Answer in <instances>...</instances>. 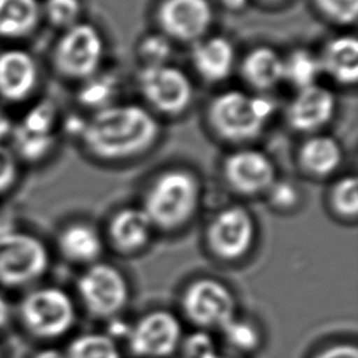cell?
<instances>
[{"mask_svg": "<svg viewBox=\"0 0 358 358\" xmlns=\"http://www.w3.org/2000/svg\"><path fill=\"white\" fill-rule=\"evenodd\" d=\"M84 148L103 161H123L151 148L159 137L155 116L137 103H112L95 110L80 133Z\"/></svg>", "mask_w": 358, "mask_h": 358, "instance_id": "6da1fadb", "label": "cell"}, {"mask_svg": "<svg viewBox=\"0 0 358 358\" xmlns=\"http://www.w3.org/2000/svg\"><path fill=\"white\" fill-rule=\"evenodd\" d=\"M200 200L199 178L187 169L173 168L164 171L150 183L141 208L155 229L175 231L196 215Z\"/></svg>", "mask_w": 358, "mask_h": 358, "instance_id": "7a4b0ae2", "label": "cell"}, {"mask_svg": "<svg viewBox=\"0 0 358 358\" xmlns=\"http://www.w3.org/2000/svg\"><path fill=\"white\" fill-rule=\"evenodd\" d=\"M275 112L274 102L241 90H228L215 95L207 109L213 131L231 143H246L266 129Z\"/></svg>", "mask_w": 358, "mask_h": 358, "instance_id": "3957f363", "label": "cell"}, {"mask_svg": "<svg viewBox=\"0 0 358 358\" xmlns=\"http://www.w3.org/2000/svg\"><path fill=\"white\" fill-rule=\"evenodd\" d=\"M103 56L101 31L94 24L78 21L60 32L50 52V63L59 76L85 81L99 71Z\"/></svg>", "mask_w": 358, "mask_h": 358, "instance_id": "277c9868", "label": "cell"}, {"mask_svg": "<svg viewBox=\"0 0 358 358\" xmlns=\"http://www.w3.org/2000/svg\"><path fill=\"white\" fill-rule=\"evenodd\" d=\"M76 305L60 288L45 287L29 292L21 302V317L28 331L39 338H57L76 323Z\"/></svg>", "mask_w": 358, "mask_h": 358, "instance_id": "5b68a950", "label": "cell"}, {"mask_svg": "<svg viewBox=\"0 0 358 358\" xmlns=\"http://www.w3.org/2000/svg\"><path fill=\"white\" fill-rule=\"evenodd\" d=\"M49 253L45 243L32 234L8 231L0 234V282L24 285L39 278L48 268Z\"/></svg>", "mask_w": 358, "mask_h": 358, "instance_id": "8992f818", "label": "cell"}, {"mask_svg": "<svg viewBox=\"0 0 358 358\" xmlns=\"http://www.w3.org/2000/svg\"><path fill=\"white\" fill-rule=\"evenodd\" d=\"M138 91L158 113L180 115L193 101V85L187 74L176 66H147L137 74Z\"/></svg>", "mask_w": 358, "mask_h": 358, "instance_id": "52a82bcc", "label": "cell"}, {"mask_svg": "<svg viewBox=\"0 0 358 358\" xmlns=\"http://www.w3.org/2000/svg\"><path fill=\"white\" fill-rule=\"evenodd\" d=\"M78 296L96 317H113L129 301V284L122 271L109 263H94L77 281Z\"/></svg>", "mask_w": 358, "mask_h": 358, "instance_id": "ba28073f", "label": "cell"}, {"mask_svg": "<svg viewBox=\"0 0 358 358\" xmlns=\"http://www.w3.org/2000/svg\"><path fill=\"white\" fill-rule=\"evenodd\" d=\"M182 309L193 324L221 330L236 316V301L232 291L221 281L199 278L185 289Z\"/></svg>", "mask_w": 358, "mask_h": 358, "instance_id": "9c48e42d", "label": "cell"}, {"mask_svg": "<svg viewBox=\"0 0 358 358\" xmlns=\"http://www.w3.org/2000/svg\"><path fill=\"white\" fill-rule=\"evenodd\" d=\"M256 238L252 214L242 206H228L210 221L206 232L211 253L225 262H235L248 255Z\"/></svg>", "mask_w": 358, "mask_h": 358, "instance_id": "30bf717a", "label": "cell"}, {"mask_svg": "<svg viewBox=\"0 0 358 358\" xmlns=\"http://www.w3.org/2000/svg\"><path fill=\"white\" fill-rule=\"evenodd\" d=\"M130 351L140 358L171 357L182 343L179 319L168 310H152L141 316L126 334Z\"/></svg>", "mask_w": 358, "mask_h": 358, "instance_id": "8fae6325", "label": "cell"}, {"mask_svg": "<svg viewBox=\"0 0 358 358\" xmlns=\"http://www.w3.org/2000/svg\"><path fill=\"white\" fill-rule=\"evenodd\" d=\"M157 21L171 41L194 43L207 36L214 21L210 0H162L157 8Z\"/></svg>", "mask_w": 358, "mask_h": 358, "instance_id": "7c38bea8", "label": "cell"}, {"mask_svg": "<svg viewBox=\"0 0 358 358\" xmlns=\"http://www.w3.org/2000/svg\"><path fill=\"white\" fill-rule=\"evenodd\" d=\"M41 83L36 57L25 48L7 45L0 49V103L21 105L28 102Z\"/></svg>", "mask_w": 358, "mask_h": 358, "instance_id": "4fadbf2b", "label": "cell"}, {"mask_svg": "<svg viewBox=\"0 0 358 358\" xmlns=\"http://www.w3.org/2000/svg\"><path fill=\"white\" fill-rule=\"evenodd\" d=\"M222 173L227 185L242 196L266 193L277 179L271 158L252 147L238 148L228 154L222 164Z\"/></svg>", "mask_w": 358, "mask_h": 358, "instance_id": "5bb4252c", "label": "cell"}, {"mask_svg": "<svg viewBox=\"0 0 358 358\" xmlns=\"http://www.w3.org/2000/svg\"><path fill=\"white\" fill-rule=\"evenodd\" d=\"M336 105V96L329 88L313 84L295 92L287 108V122L299 133L315 134L333 119Z\"/></svg>", "mask_w": 358, "mask_h": 358, "instance_id": "9a60e30c", "label": "cell"}, {"mask_svg": "<svg viewBox=\"0 0 358 358\" xmlns=\"http://www.w3.org/2000/svg\"><path fill=\"white\" fill-rule=\"evenodd\" d=\"M192 64L196 73L208 83L227 80L236 60L234 43L221 35H207L192 43Z\"/></svg>", "mask_w": 358, "mask_h": 358, "instance_id": "2e32d148", "label": "cell"}, {"mask_svg": "<svg viewBox=\"0 0 358 358\" xmlns=\"http://www.w3.org/2000/svg\"><path fill=\"white\" fill-rule=\"evenodd\" d=\"M154 229L152 222L141 207H124L110 218L108 235L117 250L133 253L150 243Z\"/></svg>", "mask_w": 358, "mask_h": 358, "instance_id": "e0dca14e", "label": "cell"}, {"mask_svg": "<svg viewBox=\"0 0 358 358\" xmlns=\"http://www.w3.org/2000/svg\"><path fill=\"white\" fill-rule=\"evenodd\" d=\"M322 73L340 85H354L358 80V42L354 35L331 38L317 55Z\"/></svg>", "mask_w": 358, "mask_h": 358, "instance_id": "ac0fdd59", "label": "cell"}, {"mask_svg": "<svg viewBox=\"0 0 358 358\" xmlns=\"http://www.w3.org/2000/svg\"><path fill=\"white\" fill-rule=\"evenodd\" d=\"M41 22V0H0V41L7 45L29 38Z\"/></svg>", "mask_w": 358, "mask_h": 358, "instance_id": "d6986e66", "label": "cell"}, {"mask_svg": "<svg viewBox=\"0 0 358 358\" xmlns=\"http://www.w3.org/2000/svg\"><path fill=\"white\" fill-rule=\"evenodd\" d=\"M243 81L256 91H268L284 81L282 56L270 46H256L249 50L242 63Z\"/></svg>", "mask_w": 358, "mask_h": 358, "instance_id": "ffe728a7", "label": "cell"}, {"mask_svg": "<svg viewBox=\"0 0 358 358\" xmlns=\"http://www.w3.org/2000/svg\"><path fill=\"white\" fill-rule=\"evenodd\" d=\"M341 161V145L329 134H310L298 150L299 166L315 178H324L334 173Z\"/></svg>", "mask_w": 358, "mask_h": 358, "instance_id": "44dd1931", "label": "cell"}, {"mask_svg": "<svg viewBox=\"0 0 358 358\" xmlns=\"http://www.w3.org/2000/svg\"><path fill=\"white\" fill-rule=\"evenodd\" d=\"M60 253L73 263L94 264L103 250L99 232L87 222H71L66 225L57 238Z\"/></svg>", "mask_w": 358, "mask_h": 358, "instance_id": "7402d4cb", "label": "cell"}, {"mask_svg": "<svg viewBox=\"0 0 358 358\" xmlns=\"http://www.w3.org/2000/svg\"><path fill=\"white\" fill-rule=\"evenodd\" d=\"M282 63L284 81L291 84L296 91L317 84V78L322 74L317 55L298 48L282 57Z\"/></svg>", "mask_w": 358, "mask_h": 358, "instance_id": "603a6c76", "label": "cell"}, {"mask_svg": "<svg viewBox=\"0 0 358 358\" xmlns=\"http://www.w3.org/2000/svg\"><path fill=\"white\" fill-rule=\"evenodd\" d=\"M57 108L50 99H39L22 113L20 120L14 122V129L36 136L57 134Z\"/></svg>", "mask_w": 358, "mask_h": 358, "instance_id": "cb8c5ba5", "label": "cell"}, {"mask_svg": "<svg viewBox=\"0 0 358 358\" xmlns=\"http://www.w3.org/2000/svg\"><path fill=\"white\" fill-rule=\"evenodd\" d=\"M119 91L117 78L112 74H94L78 90V102L94 110L113 103Z\"/></svg>", "mask_w": 358, "mask_h": 358, "instance_id": "d4e9b609", "label": "cell"}, {"mask_svg": "<svg viewBox=\"0 0 358 358\" xmlns=\"http://www.w3.org/2000/svg\"><path fill=\"white\" fill-rule=\"evenodd\" d=\"M67 358H122L116 341L101 333H87L76 337L67 351Z\"/></svg>", "mask_w": 358, "mask_h": 358, "instance_id": "484cf974", "label": "cell"}, {"mask_svg": "<svg viewBox=\"0 0 358 358\" xmlns=\"http://www.w3.org/2000/svg\"><path fill=\"white\" fill-rule=\"evenodd\" d=\"M42 21L52 28L64 31L80 21L81 0H41Z\"/></svg>", "mask_w": 358, "mask_h": 358, "instance_id": "4316f807", "label": "cell"}, {"mask_svg": "<svg viewBox=\"0 0 358 358\" xmlns=\"http://www.w3.org/2000/svg\"><path fill=\"white\" fill-rule=\"evenodd\" d=\"M225 343L236 352L255 351L260 344V333L255 323L246 319L234 317L222 329Z\"/></svg>", "mask_w": 358, "mask_h": 358, "instance_id": "83f0119b", "label": "cell"}, {"mask_svg": "<svg viewBox=\"0 0 358 358\" xmlns=\"http://www.w3.org/2000/svg\"><path fill=\"white\" fill-rule=\"evenodd\" d=\"M330 204L343 218H355L358 213V186L354 175L340 178L330 190Z\"/></svg>", "mask_w": 358, "mask_h": 358, "instance_id": "f1b7e54d", "label": "cell"}, {"mask_svg": "<svg viewBox=\"0 0 358 358\" xmlns=\"http://www.w3.org/2000/svg\"><path fill=\"white\" fill-rule=\"evenodd\" d=\"M172 50V41L161 32L145 35L137 46V53L144 67L168 64Z\"/></svg>", "mask_w": 358, "mask_h": 358, "instance_id": "f546056e", "label": "cell"}, {"mask_svg": "<svg viewBox=\"0 0 358 358\" xmlns=\"http://www.w3.org/2000/svg\"><path fill=\"white\" fill-rule=\"evenodd\" d=\"M315 7L331 22L350 25L357 21L358 0H312Z\"/></svg>", "mask_w": 358, "mask_h": 358, "instance_id": "4dcf8cb0", "label": "cell"}, {"mask_svg": "<svg viewBox=\"0 0 358 358\" xmlns=\"http://www.w3.org/2000/svg\"><path fill=\"white\" fill-rule=\"evenodd\" d=\"M268 197V203L281 211L292 210L299 203V190L298 187L285 179H275L274 183L266 192Z\"/></svg>", "mask_w": 358, "mask_h": 358, "instance_id": "1f68e13d", "label": "cell"}, {"mask_svg": "<svg viewBox=\"0 0 358 358\" xmlns=\"http://www.w3.org/2000/svg\"><path fill=\"white\" fill-rule=\"evenodd\" d=\"M21 176V164L8 144L0 145V196L10 193Z\"/></svg>", "mask_w": 358, "mask_h": 358, "instance_id": "d6a6232c", "label": "cell"}, {"mask_svg": "<svg viewBox=\"0 0 358 358\" xmlns=\"http://www.w3.org/2000/svg\"><path fill=\"white\" fill-rule=\"evenodd\" d=\"M315 358H358V351L355 345L341 343L322 350Z\"/></svg>", "mask_w": 358, "mask_h": 358, "instance_id": "836d02e7", "label": "cell"}, {"mask_svg": "<svg viewBox=\"0 0 358 358\" xmlns=\"http://www.w3.org/2000/svg\"><path fill=\"white\" fill-rule=\"evenodd\" d=\"M13 126H14V120L11 119L10 113L6 110V106L0 103V145L7 144Z\"/></svg>", "mask_w": 358, "mask_h": 358, "instance_id": "e575fe53", "label": "cell"}, {"mask_svg": "<svg viewBox=\"0 0 358 358\" xmlns=\"http://www.w3.org/2000/svg\"><path fill=\"white\" fill-rule=\"evenodd\" d=\"M34 358H67V355H66V352H62L59 350L46 348V350L36 352Z\"/></svg>", "mask_w": 358, "mask_h": 358, "instance_id": "d590c367", "label": "cell"}, {"mask_svg": "<svg viewBox=\"0 0 358 358\" xmlns=\"http://www.w3.org/2000/svg\"><path fill=\"white\" fill-rule=\"evenodd\" d=\"M8 316H10L8 303H7V301L0 295V327L7 323Z\"/></svg>", "mask_w": 358, "mask_h": 358, "instance_id": "8d00e7d4", "label": "cell"}, {"mask_svg": "<svg viewBox=\"0 0 358 358\" xmlns=\"http://www.w3.org/2000/svg\"><path fill=\"white\" fill-rule=\"evenodd\" d=\"M248 1L249 0H221L222 6H225L228 10H232V11L242 10L248 4Z\"/></svg>", "mask_w": 358, "mask_h": 358, "instance_id": "74e56055", "label": "cell"}, {"mask_svg": "<svg viewBox=\"0 0 358 358\" xmlns=\"http://www.w3.org/2000/svg\"><path fill=\"white\" fill-rule=\"evenodd\" d=\"M194 358H229V357H225V355H221L214 347L213 348H210V350H207V351H204V352H201V354H199L197 357H194Z\"/></svg>", "mask_w": 358, "mask_h": 358, "instance_id": "f35d334b", "label": "cell"}, {"mask_svg": "<svg viewBox=\"0 0 358 358\" xmlns=\"http://www.w3.org/2000/svg\"><path fill=\"white\" fill-rule=\"evenodd\" d=\"M10 228H13V227H8V225H7V222L3 220V217L0 215V234H3V232H6V231H8Z\"/></svg>", "mask_w": 358, "mask_h": 358, "instance_id": "ab89813d", "label": "cell"}, {"mask_svg": "<svg viewBox=\"0 0 358 358\" xmlns=\"http://www.w3.org/2000/svg\"><path fill=\"white\" fill-rule=\"evenodd\" d=\"M263 1H267V3H281V1H285V0H263Z\"/></svg>", "mask_w": 358, "mask_h": 358, "instance_id": "60d3db41", "label": "cell"}, {"mask_svg": "<svg viewBox=\"0 0 358 358\" xmlns=\"http://www.w3.org/2000/svg\"><path fill=\"white\" fill-rule=\"evenodd\" d=\"M0 358H1V357H0Z\"/></svg>", "mask_w": 358, "mask_h": 358, "instance_id": "b9f144b4", "label": "cell"}]
</instances>
